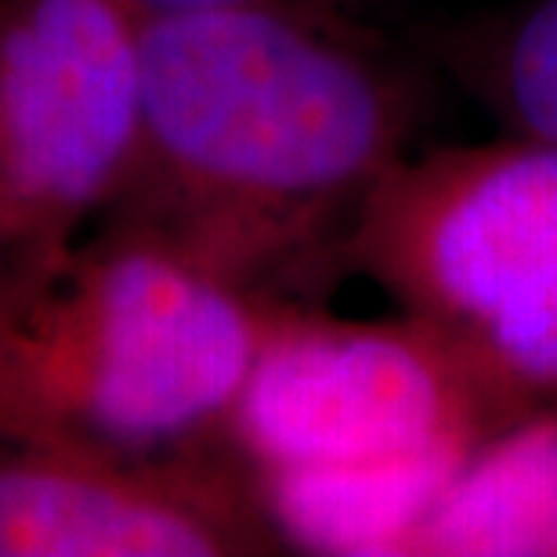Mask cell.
Instances as JSON below:
<instances>
[{
  "instance_id": "6da1fadb",
  "label": "cell",
  "mask_w": 557,
  "mask_h": 557,
  "mask_svg": "<svg viewBox=\"0 0 557 557\" xmlns=\"http://www.w3.org/2000/svg\"><path fill=\"white\" fill-rule=\"evenodd\" d=\"M413 102L376 54L272 0L141 15V127L116 225L272 300L344 261L406 160Z\"/></svg>"
},
{
  "instance_id": "7a4b0ae2",
  "label": "cell",
  "mask_w": 557,
  "mask_h": 557,
  "mask_svg": "<svg viewBox=\"0 0 557 557\" xmlns=\"http://www.w3.org/2000/svg\"><path fill=\"white\" fill-rule=\"evenodd\" d=\"M275 300L113 225L0 264V442L174 453L225 431Z\"/></svg>"
},
{
  "instance_id": "3957f363",
  "label": "cell",
  "mask_w": 557,
  "mask_h": 557,
  "mask_svg": "<svg viewBox=\"0 0 557 557\" xmlns=\"http://www.w3.org/2000/svg\"><path fill=\"white\" fill-rule=\"evenodd\" d=\"M344 264L521 413L557 406V145L504 135L406 156L362 203Z\"/></svg>"
},
{
  "instance_id": "277c9868",
  "label": "cell",
  "mask_w": 557,
  "mask_h": 557,
  "mask_svg": "<svg viewBox=\"0 0 557 557\" xmlns=\"http://www.w3.org/2000/svg\"><path fill=\"white\" fill-rule=\"evenodd\" d=\"M521 417L413 315L344 322L275 305L225 434L253 482H387L438 499Z\"/></svg>"
},
{
  "instance_id": "5b68a950",
  "label": "cell",
  "mask_w": 557,
  "mask_h": 557,
  "mask_svg": "<svg viewBox=\"0 0 557 557\" xmlns=\"http://www.w3.org/2000/svg\"><path fill=\"white\" fill-rule=\"evenodd\" d=\"M141 127V15L124 0H0L8 253L81 239L113 207Z\"/></svg>"
},
{
  "instance_id": "8992f818",
  "label": "cell",
  "mask_w": 557,
  "mask_h": 557,
  "mask_svg": "<svg viewBox=\"0 0 557 557\" xmlns=\"http://www.w3.org/2000/svg\"><path fill=\"white\" fill-rule=\"evenodd\" d=\"M253 474L193 449L0 442V557L272 554Z\"/></svg>"
},
{
  "instance_id": "52a82bcc",
  "label": "cell",
  "mask_w": 557,
  "mask_h": 557,
  "mask_svg": "<svg viewBox=\"0 0 557 557\" xmlns=\"http://www.w3.org/2000/svg\"><path fill=\"white\" fill-rule=\"evenodd\" d=\"M409 557H557V406L467 456L420 521Z\"/></svg>"
},
{
  "instance_id": "ba28073f",
  "label": "cell",
  "mask_w": 557,
  "mask_h": 557,
  "mask_svg": "<svg viewBox=\"0 0 557 557\" xmlns=\"http://www.w3.org/2000/svg\"><path fill=\"white\" fill-rule=\"evenodd\" d=\"M438 59L504 135L557 145V0H521L456 26Z\"/></svg>"
},
{
  "instance_id": "9c48e42d",
  "label": "cell",
  "mask_w": 557,
  "mask_h": 557,
  "mask_svg": "<svg viewBox=\"0 0 557 557\" xmlns=\"http://www.w3.org/2000/svg\"><path fill=\"white\" fill-rule=\"evenodd\" d=\"M138 15H156V11H193V8H218V4H243V0H124Z\"/></svg>"
},
{
  "instance_id": "30bf717a",
  "label": "cell",
  "mask_w": 557,
  "mask_h": 557,
  "mask_svg": "<svg viewBox=\"0 0 557 557\" xmlns=\"http://www.w3.org/2000/svg\"><path fill=\"white\" fill-rule=\"evenodd\" d=\"M8 258V228H4V207H0V264Z\"/></svg>"
}]
</instances>
